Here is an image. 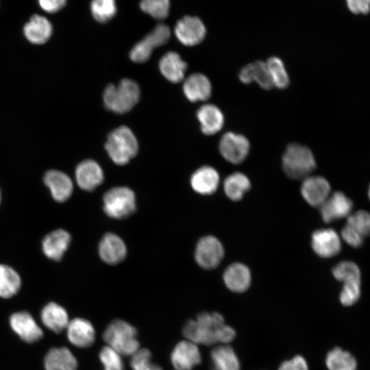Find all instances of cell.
<instances>
[{
	"label": "cell",
	"mask_w": 370,
	"mask_h": 370,
	"mask_svg": "<svg viewBox=\"0 0 370 370\" xmlns=\"http://www.w3.org/2000/svg\"><path fill=\"white\" fill-rule=\"evenodd\" d=\"M99 356L104 370H124L121 355L110 347H103Z\"/></svg>",
	"instance_id": "41"
},
{
	"label": "cell",
	"mask_w": 370,
	"mask_h": 370,
	"mask_svg": "<svg viewBox=\"0 0 370 370\" xmlns=\"http://www.w3.org/2000/svg\"><path fill=\"white\" fill-rule=\"evenodd\" d=\"M43 180L56 201L64 202L71 197L73 183L64 173L58 170H49L45 173Z\"/></svg>",
	"instance_id": "17"
},
{
	"label": "cell",
	"mask_w": 370,
	"mask_h": 370,
	"mask_svg": "<svg viewBox=\"0 0 370 370\" xmlns=\"http://www.w3.org/2000/svg\"><path fill=\"white\" fill-rule=\"evenodd\" d=\"M238 77L244 84L256 82L264 89L270 90L274 88L266 62L261 60L245 66L239 72Z\"/></svg>",
	"instance_id": "22"
},
{
	"label": "cell",
	"mask_w": 370,
	"mask_h": 370,
	"mask_svg": "<svg viewBox=\"0 0 370 370\" xmlns=\"http://www.w3.org/2000/svg\"><path fill=\"white\" fill-rule=\"evenodd\" d=\"M90 11L96 21L106 23L114 16L116 12V3L113 0L92 1Z\"/></svg>",
	"instance_id": "35"
},
{
	"label": "cell",
	"mask_w": 370,
	"mask_h": 370,
	"mask_svg": "<svg viewBox=\"0 0 370 370\" xmlns=\"http://www.w3.org/2000/svg\"><path fill=\"white\" fill-rule=\"evenodd\" d=\"M174 33L184 45L195 46L204 39L206 30L204 23L198 17L186 16L177 21Z\"/></svg>",
	"instance_id": "10"
},
{
	"label": "cell",
	"mask_w": 370,
	"mask_h": 370,
	"mask_svg": "<svg viewBox=\"0 0 370 370\" xmlns=\"http://www.w3.org/2000/svg\"><path fill=\"white\" fill-rule=\"evenodd\" d=\"M368 196H369V198L370 199V185H369V189H368Z\"/></svg>",
	"instance_id": "46"
},
{
	"label": "cell",
	"mask_w": 370,
	"mask_h": 370,
	"mask_svg": "<svg viewBox=\"0 0 370 370\" xmlns=\"http://www.w3.org/2000/svg\"><path fill=\"white\" fill-rule=\"evenodd\" d=\"M334 277L343 282L359 280H361V273L358 266L352 261H342L332 269Z\"/></svg>",
	"instance_id": "36"
},
{
	"label": "cell",
	"mask_w": 370,
	"mask_h": 370,
	"mask_svg": "<svg viewBox=\"0 0 370 370\" xmlns=\"http://www.w3.org/2000/svg\"><path fill=\"white\" fill-rule=\"evenodd\" d=\"M0 202H1V192H0Z\"/></svg>",
	"instance_id": "47"
},
{
	"label": "cell",
	"mask_w": 370,
	"mask_h": 370,
	"mask_svg": "<svg viewBox=\"0 0 370 370\" xmlns=\"http://www.w3.org/2000/svg\"><path fill=\"white\" fill-rule=\"evenodd\" d=\"M219 182V175L212 167L205 166L197 169L191 176L190 184L195 191L201 195L215 192Z\"/></svg>",
	"instance_id": "27"
},
{
	"label": "cell",
	"mask_w": 370,
	"mask_h": 370,
	"mask_svg": "<svg viewBox=\"0 0 370 370\" xmlns=\"http://www.w3.org/2000/svg\"><path fill=\"white\" fill-rule=\"evenodd\" d=\"M75 177L79 186L85 190H92L103 181V173L98 163L86 160L78 164Z\"/></svg>",
	"instance_id": "19"
},
{
	"label": "cell",
	"mask_w": 370,
	"mask_h": 370,
	"mask_svg": "<svg viewBox=\"0 0 370 370\" xmlns=\"http://www.w3.org/2000/svg\"><path fill=\"white\" fill-rule=\"evenodd\" d=\"M171 32L164 24H158L154 29L137 42L130 52V59L137 63L147 61L153 49L168 42Z\"/></svg>",
	"instance_id": "7"
},
{
	"label": "cell",
	"mask_w": 370,
	"mask_h": 370,
	"mask_svg": "<svg viewBox=\"0 0 370 370\" xmlns=\"http://www.w3.org/2000/svg\"><path fill=\"white\" fill-rule=\"evenodd\" d=\"M103 338L109 347L121 355L132 356L139 349L136 328L121 319H115L108 324Z\"/></svg>",
	"instance_id": "4"
},
{
	"label": "cell",
	"mask_w": 370,
	"mask_h": 370,
	"mask_svg": "<svg viewBox=\"0 0 370 370\" xmlns=\"http://www.w3.org/2000/svg\"><path fill=\"white\" fill-rule=\"evenodd\" d=\"M278 370H308V367L302 356H296L291 360L282 362Z\"/></svg>",
	"instance_id": "43"
},
{
	"label": "cell",
	"mask_w": 370,
	"mask_h": 370,
	"mask_svg": "<svg viewBox=\"0 0 370 370\" xmlns=\"http://www.w3.org/2000/svg\"><path fill=\"white\" fill-rule=\"evenodd\" d=\"M301 193L310 205L320 206L330 196V185L321 176H308L304 179Z\"/></svg>",
	"instance_id": "15"
},
{
	"label": "cell",
	"mask_w": 370,
	"mask_h": 370,
	"mask_svg": "<svg viewBox=\"0 0 370 370\" xmlns=\"http://www.w3.org/2000/svg\"><path fill=\"white\" fill-rule=\"evenodd\" d=\"M349 10L355 14H367L370 10V0L347 1Z\"/></svg>",
	"instance_id": "44"
},
{
	"label": "cell",
	"mask_w": 370,
	"mask_h": 370,
	"mask_svg": "<svg viewBox=\"0 0 370 370\" xmlns=\"http://www.w3.org/2000/svg\"><path fill=\"white\" fill-rule=\"evenodd\" d=\"M223 280L227 287L234 292L245 291L251 283V273L243 264L234 263L223 273Z\"/></svg>",
	"instance_id": "26"
},
{
	"label": "cell",
	"mask_w": 370,
	"mask_h": 370,
	"mask_svg": "<svg viewBox=\"0 0 370 370\" xmlns=\"http://www.w3.org/2000/svg\"><path fill=\"white\" fill-rule=\"evenodd\" d=\"M249 148V142L245 136L231 132L224 134L219 142L221 155L233 164L243 162L248 155Z\"/></svg>",
	"instance_id": "9"
},
{
	"label": "cell",
	"mask_w": 370,
	"mask_h": 370,
	"mask_svg": "<svg viewBox=\"0 0 370 370\" xmlns=\"http://www.w3.org/2000/svg\"><path fill=\"white\" fill-rule=\"evenodd\" d=\"M224 250L221 242L214 236H206L198 242L195 257L197 264L202 268H215L223 257Z\"/></svg>",
	"instance_id": "8"
},
{
	"label": "cell",
	"mask_w": 370,
	"mask_h": 370,
	"mask_svg": "<svg viewBox=\"0 0 370 370\" xmlns=\"http://www.w3.org/2000/svg\"><path fill=\"white\" fill-rule=\"evenodd\" d=\"M151 354L147 349H139L132 355L130 366L133 370H163L151 361Z\"/></svg>",
	"instance_id": "40"
},
{
	"label": "cell",
	"mask_w": 370,
	"mask_h": 370,
	"mask_svg": "<svg viewBox=\"0 0 370 370\" xmlns=\"http://www.w3.org/2000/svg\"><path fill=\"white\" fill-rule=\"evenodd\" d=\"M315 166L314 156L307 147L293 143L286 147L282 157V167L289 177L305 179Z\"/></svg>",
	"instance_id": "5"
},
{
	"label": "cell",
	"mask_w": 370,
	"mask_h": 370,
	"mask_svg": "<svg viewBox=\"0 0 370 370\" xmlns=\"http://www.w3.org/2000/svg\"><path fill=\"white\" fill-rule=\"evenodd\" d=\"M101 258L108 264H116L121 262L127 254L123 241L112 233L105 234L99 245Z\"/></svg>",
	"instance_id": "18"
},
{
	"label": "cell",
	"mask_w": 370,
	"mask_h": 370,
	"mask_svg": "<svg viewBox=\"0 0 370 370\" xmlns=\"http://www.w3.org/2000/svg\"><path fill=\"white\" fill-rule=\"evenodd\" d=\"M211 370H241L239 360L229 345H220L210 352Z\"/></svg>",
	"instance_id": "30"
},
{
	"label": "cell",
	"mask_w": 370,
	"mask_h": 370,
	"mask_svg": "<svg viewBox=\"0 0 370 370\" xmlns=\"http://www.w3.org/2000/svg\"><path fill=\"white\" fill-rule=\"evenodd\" d=\"M183 91L191 102L206 101L212 93V85L208 78L202 73L189 75L184 82Z\"/></svg>",
	"instance_id": "21"
},
{
	"label": "cell",
	"mask_w": 370,
	"mask_h": 370,
	"mask_svg": "<svg viewBox=\"0 0 370 370\" xmlns=\"http://www.w3.org/2000/svg\"><path fill=\"white\" fill-rule=\"evenodd\" d=\"M105 148L115 164L124 165L136 155L138 145L133 132L127 126H120L110 133Z\"/></svg>",
	"instance_id": "3"
},
{
	"label": "cell",
	"mask_w": 370,
	"mask_h": 370,
	"mask_svg": "<svg viewBox=\"0 0 370 370\" xmlns=\"http://www.w3.org/2000/svg\"><path fill=\"white\" fill-rule=\"evenodd\" d=\"M341 236L351 247L357 248L361 247L363 244L364 238L347 223L342 229Z\"/></svg>",
	"instance_id": "42"
},
{
	"label": "cell",
	"mask_w": 370,
	"mask_h": 370,
	"mask_svg": "<svg viewBox=\"0 0 370 370\" xmlns=\"http://www.w3.org/2000/svg\"><path fill=\"white\" fill-rule=\"evenodd\" d=\"M250 188L247 177L241 173L230 175L224 182V190L227 196L234 201L240 200Z\"/></svg>",
	"instance_id": "33"
},
{
	"label": "cell",
	"mask_w": 370,
	"mask_h": 370,
	"mask_svg": "<svg viewBox=\"0 0 370 370\" xmlns=\"http://www.w3.org/2000/svg\"><path fill=\"white\" fill-rule=\"evenodd\" d=\"M328 370H356L357 362L349 352L334 347L328 352L325 358Z\"/></svg>",
	"instance_id": "31"
},
{
	"label": "cell",
	"mask_w": 370,
	"mask_h": 370,
	"mask_svg": "<svg viewBox=\"0 0 370 370\" xmlns=\"http://www.w3.org/2000/svg\"><path fill=\"white\" fill-rule=\"evenodd\" d=\"M66 330L69 341L76 347H88L95 341V328L92 323L85 319L75 318L69 321Z\"/></svg>",
	"instance_id": "16"
},
{
	"label": "cell",
	"mask_w": 370,
	"mask_h": 370,
	"mask_svg": "<svg viewBox=\"0 0 370 370\" xmlns=\"http://www.w3.org/2000/svg\"><path fill=\"white\" fill-rule=\"evenodd\" d=\"M312 248L320 257L332 258L341 249L338 234L332 229L317 230L312 234Z\"/></svg>",
	"instance_id": "12"
},
{
	"label": "cell",
	"mask_w": 370,
	"mask_h": 370,
	"mask_svg": "<svg viewBox=\"0 0 370 370\" xmlns=\"http://www.w3.org/2000/svg\"><path fill=\"white\" fill-rule=\"evenodd\" d=\"M45 367L46 370H76L77 362L69 349L53 348L45 356Z\"/></svg>",
	"instance_id": "29"
},
{
	"label": "cell",
	"mask_w": 370,
	"mask_h": 370,
	"mask_svg": "<svg viewBox=\"0 0 370 370\" xmlns=\"http://www.w3.org/2000/svg\"><path fill=\"white\" fill-rule=\"evenodd\" d=\"M53 27L45 17L35 14L23 27V34L27 40L32 44L42 45L51 37Z\"/></svg>",
	"instance_id": "23"
},
{
	"label": "cell",
	"mask_w": 370,
	"mask_h": 370,
	"mask_svg": "<svg viewBox=\"0 0 370 370\" xmlns=\"http://www.w3.org/2000/svg\"><path fill=\"white\" fill-rule=\"evenodd\" d=\"M361 295V280H354L343 282L340 293V301L345 306L356 304Z\"/></svg>",
	"instance_id": "38"
},
{
	"label": "cell",
	"mask_w": 370,
	"mask_h": 370,
	"mask_svg": "<svg viewBox=\"0 0 370 370\" xmlns=\"http://www.w3.org/2000/svg\"><path fill=\"white\" fill-rule=\"evenodd\" d=\"M21 284V278L14 269L5 264H0L1 297H12L19 291Z\"/></svg>",
	"instance_id": "32"
},
{
	"label": "cell",
	"mask_w": 370,
	"mask_h": 370,
	"mask_svg": "<svg viewBox=\"0 0 370 370\" xmlns=\"http://www.w3.org/2000/svg\"><path fill=\"white\" fill-rule=\"evenodd\" d=\"M103 210L111 218L124 219L136 210L134 192L127 187H115L106 193L103 198Z\"/></svg>",
	"instance_id": "6"
},
{
	"label": "cell",
	"mask_w": 370,
	"mask_h": 370,
	"mask_svg": "<svg viewBox=\"0 0 370 370\" xmlns=\"http://www.w3.org/2000/svg\"><path fill=\"white\" fill-rule=\"evenodd\" d=\"M38 3L45 12L55 13L65 5L66 1L64 0H41L38 1Z\"/></svg>",
	"instance_id": "45"
},
{
	"label": "cell",
	"mask_w": 370,
	"mask_h": 370,
	"mask_svg": "<svg viewBox=\"0 0 370 370\" xmlns=\"http://www.w3.org/2000/svg\"><path fill=\"white\" fill-rule=\"evenodd\" d=\"M274 87L286 88L290 79L282 60L278 57H271L266 62Z\"/></svg>",
	"instance_id": "34"
},
{
	"label": "cell",
	"mask_w": 370,
	"mask_h": 370,
	"mask_svg": "<svg viewBox=\"0 0 370 370\" xmlns=\"http://www.w3.org/2000/svg\"><path fill=\"white\" fill-rule=\"evenodd\" d=\"M12 330L27 343H34L42 338L43 332L27 312L14 313L10 318Z\"/></svg>",
	"instance_id": "14"
},
{
	"label": "cell",
	"mask_w": 370,
	"mask_h": 370,
	"mask_svg": "<svg viewBox=\"0 0 370 370\" xmlns=\"http://www.w3.org/2000/svg\"><path fill=\"white\" fill-rule=\"evenodd\" d=\"M71 240V235L66 231L62 229L54 230L43 238L42 251L48 258L60 260L67 250Z\"/></svg>",
	"instance_id": "20"
},
{
	"label": "cell",
	"mask_w": 370,
	"mask_h": 370,
	"mask_svg": "<svg viewBox=\"0 0 370 370\" xmlns=\"http://www.w3.org/2000/svg\"><path fill=\"white\" fill-rule=\"evenodd\" d=\"M171 363L176 370H191L201 362V358L197 345L190 341L178 343L171 355Z\"/></svg>",
	"instance_id": "13"
},
{
	"label": "cell",
	"mask_w": 370,
	"mask_h": 370,
	"mask_svg": "<svg viewBox=\"0 0 370 370\" xmlns=\"http://www.w3.org/2000/svg\"><path fill=\"white\" fill-rule=\"evenodd\" d=\"M201 132L206 135H212L221 130L224 125V116L215 105L208 103L201 106L197 112Z\"/></svg>",
	"instance_id": "24"
},
{
	"label": "cell",
	"mask_w": 370,
	"mask_h": 370,
	"mask_svg": "<svg viewBox=\"0 0 370 370\" xmlns=\"http://www.w3.org/2000/svg\"><path fill=\"white\" fill-rule=\"evenodd\" d=\"M142 11L158 20L164 19L169 13L168 0H144L140 3Z\"/></svg>",
	"instance_id": "37"
},
{
	"label": "cell",
	"mask_w": 370,
	"mask_h": 370,
	"mask_svg": "<svg viewBox=\"0 0 370 370\" xmlns=\"http://www.w3.org/2000/svg\"><path fill=\"white\" fill-rule=\"evenodd\" d=\"M140 98L138 84L130 79H122L117 85L109 84L103 92L106 108L119 114L131 110Z\"/></svg>",
	"instance_id": "2"
},
{
	"label": "cell",
	"mask_w": 370,
	"mask_h": 370,
	"mask_svg": "<svg viewBox=\"0 0 370 370\" xmlns=\"http://www.w3.org/2000/svg\"><path fill=\"white\" fill-rule=\"evenodd\" d=\"M323 220L326 223L349 217L353 208L352 201L343 193L336 191L319 206Z\"/></svg>",
	"instance_id": "11"
},
{
	"label": "cell",
	"mask_w": 370,
	"mask_h": 370,
	"mask_svg": "<svg viewBox=\"0 0 370 370\" xmlns=\"http://www.w3.org/2000/svg\"><path fill=\"white\" fill-rule=\"evenodd\" d=\"M42 323L54 332L60 333L66 329L69 323L66 310L54 303H49L41 312Z\"/></svg>",
	"instance_id": "28"
},
{
	"label": "cell",
	"mask_w": 370,
	"mask_h": 370,
	"mask_svg": "<svg viewBox=\"0 0 370 370\" xmlns=\"http://www.w3.org/2000/svg\"><path fill=\"white\" fill-rule=\"evenodd\" d=\"M224 325L221 314L204 312L199 314L195 320L188 321L182 332L188 341L195 344L211 345L219 343V333Z\"/></svg>",
	"instance_id": "1"
},
{
	"label": "cell",
	"mask_w": 370,
	"mask_h": 370,
	"mask_svg": "<svg viewBox=\"0 0 370 370\" xmlns=\"http://www.w3.org/2000/svg\"><path fill=\"white\" fill-rule=\"evenodd\" d=\"M347 223L354 228L363 238L370 236V212L358 210L351 214Z\"/></svg>",
	"instance_id": "39"
},
{
	"label": "cell",
	"mask_w": 370,
	"mask_h": 370,
	"mask_svg": "<svg viewBox=\"0 0 370 370\" xmlns=\"http://www.w3.org/2000/svg\"><path fill=\"white\" fill-rule=\"evenodd\" d=\"M159 68L162 75L168 81L178 83L184 77L187 64L178 53L169 51L161 58Z\"/></svg>",
	"instance_id": "25"
}]
</instances>
